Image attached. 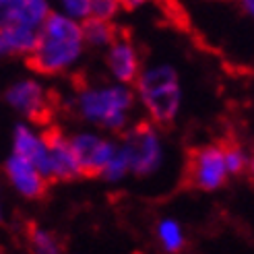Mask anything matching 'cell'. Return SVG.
<instances>
[{"mask_svg":"<svg viewBox=\"0 0 254 254\" xmlns=\"http://www.w3.org/2000/svg\"><path fill=\"white\" fill-rule=\"evenodd\" d=\"M81 25L60 12H48L40 27V40L27 56V64L42 74H58L81 56Z\"/></svg>","mask_w":254,"mask_h":254,"instance_id":"1","label":"cell"},{"mask_svg":"<svg viewBox=\"0 0 254 254\" xmlns=\"http://www.w3.org/2000/svg\"><path fill=\"white\" fill-rule=\"evenodd\" d=\"M138 97L145 104L151 120L159 126H170L180 108V81L172 66L151 68L136 79Z\"/></svg>","mask_w":254,"mask_h":254,"instance_id":"2","label":"cell"},{"mask_svg":"<svg viewBox=\"0 0 254 254\" xmlns=\"http://www.w3.org/2000/svg\"><path fill=\"white\" fill-rule=\"evenodd\" d=\"M132 104L134 95L120 85L104 89H85L77 101L83 118L110 130H120L126 124V116H128Z\"/></svg>","mask_w":254,"mask_h":254,"instance_id":"3","label":"cell"},{"mask_svg":"<svg viewBox=\"0 0 254 254\" xmlns=\"http://www.w3.org/2000/svg\"><path fill=\"white\" fill-rule=\"evenodd\" d=\"M227 180V168L221 145H205L190 149L182 174V186L188 190H217Z\"/></svg>","mask_w":254,"mask_h":254,"instance_id":"4","label":"cell"},{"mask_svg":"<svg viewBox=\"0 0 254 254\" xmlns=\"http://www.w3.org/2000/svg\"><path fill=\"white\" fill-rule=\"evenodd\" d=\"M120 149L126 155V161H128V170L138 176H147L151 172H155L159 166V159H161L159 138H157V132L153 130V126L147 122H138L124 136V145Z\"/></svg>","mask_w":254,"mask_h":254,"instance_id":"5","label":"cell"},{"mask_svg":"<svg viewBox=\"0 0 254 254\" xmlns=\"http://www.w3.org/2000/svg\"><path fill=\"white\" fill-rule=\"evenodd\" d=\"M6 101L15 110H19L23 116H27L31 122H37V124L50 126V122L54 118V112H56L54 93L46 91L35 81L15 83L6 91Z\"/></svg>","mask_w":254,"mask_h":254,"instance_id":"6","label":"cell"},{"mask_svg":"<svg viewBox=\"0 0 254 254\" xmlns=\"http://www.w3.org/2000/svg\"><path fill=\"white\" fill-rule=\"evenodd\" d=\"M42 141L48 153L50 182H68L79 178V168L70 149V141L58 126H48L42 134Z\"/></svg>","mask_w":254,"mask_h":254,"instance_id":"7","label":"cell"},{"mask_svg":"<svg viewBox=\"0 0 254 254\" xmlns=\"http://www.w3.org/2000/svg\"><path fill=\"white\" fill-rule=\"evenodd\" d=\"M70 149L74 153V159H77L79 176L85 178H97L104 174L108 161L116 151V147L110 141L95 134H77L70 138Z\"/></svg>","mask_w":254,"mask_h":254,"instance_id":"8","label":"cell"},{"mask_svg":"<svg viewBox=\"0 0 254 254\" xmlns=\"http://www.w3.org/2000/svg\"><path fill=\"white\" fill-rule=\"evenodd\" d=\"M48 12L46 0H0V27L40 29Z\"/></svg>","mask_w":254,"mask_h":254,"instance_id":"9","label":"cell"},{"mask_svg":"<svg viewBox=\"0 0 254 254\" xmlns=\"http://www.w3.org/2000/svg\"><path fill=\"white\" fill-rule=\"evenodd\" d=\"M4 170H6V176H8V180L12 182V186H15L23 196L40 200V198H44L48 194V188H50L48 178L35 166H31L27 159H23L19 155H12L6 161Z\"/></svg>","mask_w":254,"mask_h":254,"instance_id":"10","label":"cell"},{"mask_svg":"<svg viewBox=\"0 0 254 254\" xmlns=\"http://www.w3.org/2000/svg\"><path fill=\"white\" fill-rule=\"evenodd\" d=\"M108 66L120 83H134L141 74V58L128 37L116 40L110 48Z\"/></svg>","mask_w":254,"mask_h":254,"instance_id":"11","label":"cell"},{"mask_svg":"<svg viewBox=\"0 0 254 254\" xmlns=\"http://www.w3.org/2000/svg\"><path fill=\"white\" fill-rule=\"evenodd\" d=\"M15 155L27 159L31 166L40 170L50 182V170H48V153L42 136L33 134L25 124H19L15 128Z\"/></svg>","mask_w":254,"mask_h":254,"instance_id":"12","label":"cell"},{"mask_svg":"<svg viewBox=\"0 0 254 254\" xmlns=\"http://www.w3.org/2000/svg\"><path fill=\"white\" fill-rule=\"evenodd\" d=\"M23 236H25V244H27L31 254H64L62 240L52 232L42 230L33 221H27L23 225Z\"/></svg>","mask_w":254,"mask_h":254,"instance_id":"13","label":"cell"},{"mask_svg":"<svg viewBox=\"0 0 254 254\" xmlns=\"http://www.w3.org/2000/svg\"><path fill=\"white\" fill-rule=\"evenodd\" d=\"M81 31H83V40H87L93 46H112L118 40V29L108 19L87 17L83 19Z\"/></svg>","mask_w":254,"mask_h":254,"instance_id":"14","label":"cell"},{"mask_svg":"<svg viewBox=\"0 0 254 254\" xmlns=\"http://www.w3.org/2000/svg\"><path fill=\"white\" fill-rule=\"evenodd\" d=\"M221 151H223V159H225V168L227 174H234V176H242L248 170V155L244 153V149L240 147L238 141L234 138H227V141L219 143Z\"/></svg>","mask_w":254,"mask_h":254,"instance_id":"15","label":"cell"},{"mask_svg":"<svg viewBox=\"0 0 254 254\" xmlns=\"http://www.w3.org/2000/svg\"><path fill=\"white\" fill-rule=\"evenodd\" d=\"M157 234H159V242H161L163 248H166V252L178 254L184 248V236H182L180 227H178L176 221H172V219L161 221Z\"/></svg>","mask_w":254,"mask_h":254,"instance_id":"16","label":"cell"},{"mask_svg":"<svg viewBox=\"0 0 254 254\" xmlns=\"http://www.w3.org/2000/svg\"><path fill=\"white\" fill-rule=\"evenodd\" d=\"M126 172H128V161H126V155L122 153V149H116L101 176H106L108 180H118V178H122Z\"/></svg>","mask_w":254,"mask_h":254,"instance_id":"17","label":"cell"},{"mask_svg":"<svg viewBox=\"0 0 254 254\" xmlns=\"http://www.w3.org/2000/svg\"><path fill=\"white\" fill-rule=\"evenodd\" d=\"M74 19H87L91 15V0H58Z\"/></svg>","mask_w":254,"mask_h":254,"instance_id":"18","label":"cell"},{"mask_svg":"<svg viewBox=\"0 0 254 254\" xmlns=\"http://www.w3.org/2000/svg\"><path fill=\"white\" fill-rule=\"evenodd\" d=\"M118 10V0H91V15L97 19H112Z\"/></svg>","mask_w":254,"mask_h":254,"instance_id":"19","label":"cell"},{"mask_svg":"<svg viewBox=\"0 0 254 254\" xmlns=\"http://www.w3.org/2000/svg\"><path fill=\"white\" fill-rule=\"evenodd\" d=\"M147 2H151V0H118V6H122V8H126V10H134V8L143 6V4H147Z\"/></svg>","mask_w":254,"mask_h":254,"instance_id":"20","label":"cell"},{"mask_svg":"<svg viewBox=\"0 0 254 254\" xmlns=\"http://www.w3.org/2000/svg\"><path fill=\"white\" fill-rule=\"evenodd\" d=\"M0 221H2V215H0Z\"/></svg>","mask_w":254,"mask_h":254,"instance_id":"21","label":"cell"},{"mask_svg":"<svg viewBox=\"0 0 254 254\" xmlns=\"http://www.w3.org/2000/svg\"><path fill=\"white\" fill-rule=\"evenodd\" d=\"M0 254H2V252H0Z\"/></svg>","mask_w":254,"mask_h":254,"instance_id":"22","label":"cell"}]
</instances>
